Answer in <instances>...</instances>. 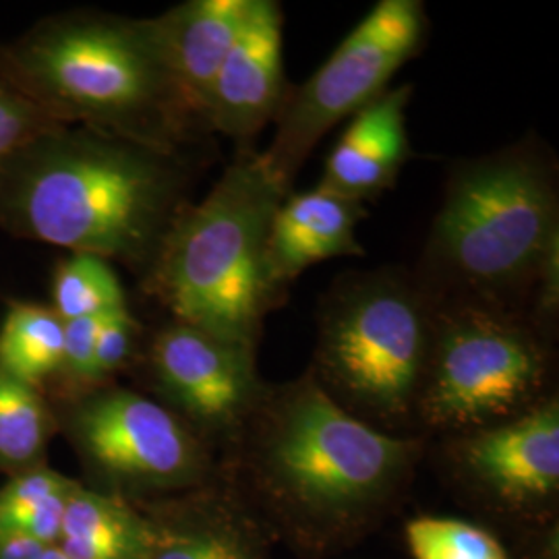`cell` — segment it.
Instances as JSON below:
<instances>
[{"label": "cell", "instance_id": "obj_2", "mask_svg": "<svg viewBox=\"0 0 559 559\" xmlns=\"http://www.w3.org/2000/svg\"><path fill=\"white\" fill-rule=\"evenodd\" d=\"M2 71L60 124L179 150L193 127L150 20L69 13L0 48Z\"/></svg>", "mask_w": 559, "mask_h": 559}, {"label": "cell", "instance_id": "obj_1", "mask_svg": "<svg viewBox=\"0 0 559 559\" xmlns=\"http://www.w3.org/2000/svg\"><path fill=\"white\" fill-rule=\"evenodd\" d=\"M179 150L83 124H57L0 173V228L145 276L187 200Z\"/></svg>", "mask_w": 559, "mask_h": 559}, {"label": "cell", "instance_id": "obj_4", "mask_svg": "<svg viewBox=\"0 0 559 559\" xmlns=\"http://www.w3.org/2000/svg\"><path fill=\"white\" fill-rule=\"evenodd\" d=\"M559 239L551 162L533 145H514L450 175L427 249V278L464 305L489 307L535 284L540 261ZM500 311V309H498Z\"/></svg>", "mask_w": 559, "mask_h": 559}, {"label": "cell", "instance_id": "obj_8", "mask_svg": "<svg viewBox=\"0 0 559 559\" xmlns=\"http://www.w3.org/2000/svg\"><path fill=\"white\" fill-rule=\"evenodd\" d=\"M427 34L420 0H380L320 69L286 92L276 135L263 152L284 182H293L318 141L388 90V83L419 55Z\"/></svg>", "mask_w": 559, "mask_h": 559}, {"label": "cell", "instance_id": "obj_13", "mask_svg": "<svg viewBox=\"0 0 559 559\" xmlns=\"http://www.w3.org/2000/svg\"><path fill=\"white\" fill-rule=\"evenodd\" d=\"M413 85L388 87L350 117L332 147L321 189L365 203L392 189L411 158L406 110Z\"/></svg>", "mask_w": 559, "mask_h": 559}, {"label": "cell", "instance_id": "obj_14", "mask_svg": "<svg viewBox=\"0 0 559 559\" xmlns=\"http://www.w3.org/2000/svg\"><path fill=\"white\" fill-rule=\"evenodd\" d=\"M247 9L249 0H189L150 20L166 73L200 127H205V102Z\"/></svg>", "mask_w": 559, "mask_h": 559}, {"label": "cell", "instance_id": "obj_25", "mask_svg": "<svg viewBox=\"0 0 559 559\" xmlns=\"http://www.w3.org/2000/svg\"><path fill=\"white\" fill-rule=\"evenodd\" d=\"M102 320L104 318L64 321V346L59 376L81 388H92L94 350Z\"/></svg>", "mask_w": 559, "mask_h": 559}, {"label": "cell", "instance_id": "obj_20", "mask_svg": "<svg viewBox=\"0 0 559 559\" xmlns=\"http://www.w3.org/2000/svg\"><path fill=\"white\" fill-rule=\"evenodd\" d=\"M406 540L415 559H510L491 533L464 520H411Z\"/></svg>", "mask_w": 559, "mask_h": 559}, {"label": "cell", "instance_id": "obj_3", "mask_svg": "<svg viewBox=\"0 0 559 559\" xmlns=\"http://www.w3.org/2000/svg\"><path fill=\"white\" fill-rule=\"evenodd\" d=\"M288 189L263 152L245 147L212 191L180 214L147 272L173 320L255 348L282 293L267 267V235Z\"/></svg>", "mask_w": 559, "mask_h": 559}, {"label": "cell", "instance_id": "obj_11", "mask_svg": "<svg viewBox=\"0 0 559 559\" xmlns=\"http://www.w3.org/2000/svg\"><path fill=\"white\" fill-rule=\"evenodd\" d=\"M284 15L276 0H249L239 36L205 102L203 124L233 140L255 138L276 119L284 87Z\"/></svg>", "mask_w": 559, "mask_h": 559}, {"label": "cell", "instance_id": "obj_18", "mask_svg": "<svg viewBox=\"0 0 559 559\" xmlns=\"http://www.w3.org/2000/svg\"><path fill=\"white\" fill-rule=\"evenodd\" d=\"M52 431L40 390L0 369V471L36 468Z\"/></svg>", "mask_w": 559, "mask_h": 559}, {"label": "cell", "instance_id": "obj_27", "mask_svg": "<svg viewBox=\"0 0 559 559\" xmlns=\"http://www.w3.org/2000/svg\"><path fill=\"white\" fill-rule=\"evenodd\" d=\"M0 559H69L59 549V545H41L27 537H2L0 539Z\"/></svg>", "mask_w": 559, "mask_h": 559}, {"label": "cell", "instance_id": "obj_9", "mask_svg": "<svg viewBox=\"0 0 559 559\" xmlns=\"http://www.w3.org/2000/svg\"><path fill=\"white\" fill-rule=\"evenodd\" d=\"M67 429L104 479L131 489H173L198 480L205 456L177 413L133 390L108 388L81 396Z\"/></svg>", "mask_w": 559, "mask_h": 559}, {"label": "cell", "instance_id": "obj_19", "mask_svg": "<svg viewBox=\"0 0 559 559\" xmlns=\"http://www.w3.org/2000/svg\"><path fill=\"white\" fill-rule=\"evenodd\" d=\"M50 307L60 320L71 321L106 318L129 305L119 276L108 261L71 253L55 270Z\"/></svg>", "mask_w": 559, "mask_h": 559}, {"label": "cell", "instance_id": "obj_24", "mask_svg": "<svg viewBox=\"0 0 559 559\" xmlns=\"http://www.w3.org/2000/svg\"><path fill=\"white\" fill-rule=\"evenodd\" d=\"M140 340V321L127 309L106 316L98 330L94 367H92V388L100 385L122 369L138 346Z\"/></svg>", "mask_w": 559, "mask_h": 559}, {"label": "cell", "instance_id": "obj_7", "mask_svg": "<svg viewBox=\"0 0 559 559\" xmlns=\"http://www.w3.org/2000/svg\"><path fill=\"white\" fill-rule=\"evenodd\" d=\"M547 371L537 336L506 311L450 305L436 336L417 411L436 429L475 431L535 406Z\"/></svg>", "mask_w": 559, "mask_h": 559}, {"label": "cell", "instance_id": "obj_15", "mask_svg": "<svg viewBox=\"0 0 559 559\" xmlns=\"http://www.w3.org/2000/svg\"><path fill=\"white\" fill-rule=\"evenodd\" d=\"M365 203L340 198L321 187L288 193L280 203L267 235V267L280 290L321 261L359 258V222Z\"/></svg>", "mask_w": 559, "mask_h": 559}, {"label": "cell", "instance_id": "obj_22", "mask_svg": "<svg viewBox=\"0 0 559 559\" xmlns=\"http://www.w3.org/2000/svg\"><path fill=\"white\" fill-rule=\"evenodd\" d=\"M75 487L73 480L64 479L50 468L23 471L0 491V539L13 537L21 526L32 519L41 506L62 491Z\"/></svg>", "mask_w": 559, "mask_h": 559}, {"label": "cell", "instance_id": "obj_16", "mask_svg": "<svg viewBox=\"0 0 559 559\" xmlns=\"http://www.w3.org/2000/svg\"><path fill=\"white\" fill-rule=\"evenodd\" d=\"M152 531L119 498L75 487L67 500L60 551L69 559H141Z\"/></svg>", "mask_w": 559, "mask_h": 559}, {"label": "cell", "instance_id": "obj_12", "mask_svg": "<svg viewBox=\"0 0 559 559\" xmlns=\"http://www.w3.org/2000/svg\"><path fill=\"white\" fill-rule=\"evenodd\" d=\"M462 468L508 503H533L559 489L558 399L540 400L512 419L468 431L460 441Z\"/></svg>", "mask_w": 559, "mask_h": 559}, {"label": "cell", "instance_id": "obj_17", "mask_svg": "<svg viewBox=\"0 0 559 559\" xmlns=\"http://www.w3.org/2000/svg\"><path fill=\"white\" fill-rule=\"evenodd\" d=\"M64 346V321L50 305L11 302L0 323V369L40 390L59 376Z\"/></svg>", "mask_w": 559, "mask_h": 559}, {"label": "cell", "instance_id": "obj_6", "mask_svg": "<svg viewBox=\"0 0 559 559\" xmlns=\"http://www.w3.org/2000/svg\"><path fill=\"white\" fill-rule=\"evenodd\" d=\"M436 320L419 280L390 270L350 276L323 302L313 380L353 415L402 420L417 408Z\"/></svg>", "mask_w": 559, "mask_h": 559}, {"label": "cell", "instance_id": "obj_26", "mask_svg": "<svg viewBox=\"0 0 559 559\" xmlns=\"http://www.w3.org/2000/svg\"><path fill=\"white\" fill-rule=\"evenodd\" d=\"M559 305V239L551 242L540 261L535 278V316L540 323H551Z\"/></svg>", "mask_w": 559, "mask_h": 559}, {"label": "cell", "instance_id": "obj_21", "mask_svg": "<svg viewBox=\"0 0 559 559\" xmlns=\"http://www.w3.org/2000/svg\"><path fill=\"white\" fill-rule=\"evenodd\" d=\"M60 124L0 67V173L23 145Z\"/></svg>", "mask_w": 559, "mask_h": 559}, {"label": "cell", "instance_id": "obj_5", "mask_svg": "<svg viewBox=\"0 0 559 559\" xmlns=\"http://www.w3.org/2000/svg\"><path fill=\"white\" fill-rule=\"evenodd\" d=\"M417 454V441L388 436L348 413L313 378L267 404L258 441L270 489L316 519H348L383 500Z\"/></svg>", "mask_w": 559, "mask_h": 559}, {"label": "cell", "instance_id": "obj_23", "mask_svg": "<svg viewBox=\"0 0 559 559\" xmlns=\"http://www.w3.org/2000/svg\"><path fill=\"white\" fill-rule=\"evenodd\" d=\"M141 559H251L242 540L222 528H201L156 537Z\"/></svg>", "mask_w": 559, "mask_h": 559}, {"label": "cell", "instance_id": "obj_10", "mask_svg": "<svg viewBox=\"0 0 559 559\" xmlns=\"http://www.w3.org/2000/svg\"><path fill=\"white\" fill-rule=\"evenodd\" d=\"M152 376L180 415L201 431L228 433L260 404L255 348L168 321L150 346Z\"/></svg>", "mask_w": 559, "mask_h": 559}]
</instances>
